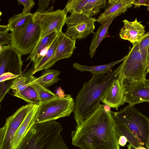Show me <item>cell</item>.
<instances>
[{
    "mask_svg": "<svg viewBox=\"0 0 149 149\" xmlns=\"http://www.w3.org/2000/svg\"><path fill=\"white\" fill-rule=\"evenodd\" d=\"M53 8L54 6H52L44 13L36 12L33 13V22L40 28L38 42L52 33L62 32V28L65 24L67 13L63 10L53 11Z\"/></svg>",
    "mask_w": 149,
    "mask_h": 149,
    "instance_id": "obj_8",
    "label": "cell"
},
{
    "mask_svg": "<svg viewBox=\"0 0 149 149\" xmlns=\"http://www.w3.org/2000/svg\"><path fill=\"white\" fill-rule=\"evenodd\" d=\"M122 22L124 25L120 30V38L133 44L139 42L145 34V26L141 24V22H139L136 18L133 21L125 19Z\"/></svg>",
    "mask_w": 149,
    "mask_h": 149,
    "instance_id": "obj_15",
    "label": "cell"
},
{
    "mask_svg": "<svg viewBox=\"0 0 149 149\" xmlns=\"http://www.w3.org/2000/svg\"><path fill=\"white\" fill-rule=\"evenodd\" d=\"M32 67L24 74L27 77L29 85L35 91L38 96L40 103L47 101L57 96L54 93L40 83L35 82L33 79Z\"/></svg>",
    "mask_w": 149,
    "mask_h": 149,
    "instance_id": "obj_19",
    "label": "cell"
},
{
    "mask_svg": "<svg viewBox=\"0 0 149 149\" xmlns=\"http://www.w3.org/2000/svg\"><path fill=\"white\" fill-rule=\"evenodd\" d=\"M10 44L22 56L31 54L38 42L40 36L39 26L33 22L28 23L15 29L10 33Z\"/></svg>",
    "mask_w": 149,
    "mask_h": 149,
    "instance_id": "obj_7",
    "label": "cell"
},
{
    "mask_svg": "<svg viewBox=\"0 0 149 149\" xmlns=\"http://www.w3.org/2000/svg\"><path fill=\"white\" fill-rule=\"evenodd\" d=\"M63 33L62 32L59 33L44 55L36 64L33 65L32 72L33 75L36 72L41 71V68L51 58L60 42Z\"/></svg>",
    "mask_w": 149,
    "mask_h": 149,
    "instance_id": "obj_22",
    "label": "cell"
},
{
    "mask_svg": "<svg viewBox=\"0 0 149 149\" xmlns=\"http://www.w3.org/2000/svg\"><path fill=\"white\" fill-rule=\"evenodd\" d=\"M137 42L141 47L147 50L149 55V31L145 33L142 38Z\"/></svg>",
    "mask_w": 149,
    "mask_h": 149,
    "instance_id": "obj_33",
    "label": "cell"
},
{
    "mask_svg": "<svg viewBox=\"0 0 149 149\" xmlns=\"http://www.w3.org/2000/svg\"><path fill=\"white\" fill-rule=\"evenodd\" d=\"M32 105L28 104L22 106L6 118L0 129V149H12L16 133Z\"/></svg>",
    "mask_w": 149,
    "mask_h": 149,
    "instance_id": "obj_9",
    "label": "cell"
},
{
    "mask_svg": "<svg viewBox=\"0 0 149 149\" xmlns=\"http://www.w3.org/2000/svg\"><path fill=\"white\" fill-rule=\"evenodd\" d=\"M87 0H70L68 1L63 9L67 13L81 14V11Z\"/></svg>",
    "mask_w": 149,
    "mask_h": 149,
    "instance_id": "obj_28",
    "label": "cell"
},
{
    "mask_svg": "<svg viewBox=\"0 0 149 149\" xmlns=\"http://www.w3.org/2000/svg\"><path fill=\"white\" fill-rule=\"evenodd\" d=\"M10 31L8 25H0V46L10 44L11 39Z\"/></svg>",
    "mask_w": 149,
    "mask_h": 149,
    "instance_id": "obj_30",
    "label": "cell"
},
{
    "mask_svg": "<svg viewBox=\"0 0 149 149\" xmlns=\"http://www.w3.org/2000/svg\"><path fill=\"white\" fill-rule=\"evenodd\" d=\"M124 88L117 78L113 80L103 93L101 102L111 108H117L124 104Z\"/></svg>",
    "mask_w": 149,
    "mask_h": 149,
    "instance_id": "obj_14",
    "label": "cell"
},
{
    "mask_svg": "<svg viewBox=\"0 0 149 149\" xmlns=\"http://www.w3.org/2000/svg\"><path fill=\"white\" fill-rule=\"evenodd\" d=\"M15 79L0 82V102L2 101L6 93L11 89L13 82Z\"/></svg>",
    "mask_w": 149,
    "mask_h": 149,
    "instance_id": "obj_31",
    "label": "cell"
},
{
    "mask_svg": "<svg viewBox=\"0 0 149 149\" xmlns=\"http://www.w3.org/2000/svg\"><path fill=\"white\" fill-rule=\"evenodd\" d=\"M29 86L27 78L25 75L22 74L16 78L13 82L11 89L13 93L22 91Z\"/></svg>",
    "mask_w": 149,
    "mask_h": 149,
    "instance_id": "obj_29",
    "label": "cell"
},
{
    "mask_svg": "<svg viewBox=\"0 0 149 149\" xmlns=\"http://www.w3.org/2000/svg\"><path fill=\"white\" fill-rule=\"evenodd\" d=\"M50 1L49 0H39L38 8L36 12L42 13L47 11Z\"/></svg>",
    "mask_w": 149,
    "mask_h": 149,
    "instance_id": "obj_34",
    "label": "cell"
},
{
    "mask_svg": "<svg viewBox=\"0 0 149 149\" xmlns=\"http://www.w3.org/2000/svg\"><path fill=\"white\" fill-rule=\"evenodd\" d=\"M75 102L71 95L58 96L38 106L35 123L55 120L69 116L73 111Z\"/></svg>",
    "mask_w": 149,
    "mask_h": 149,
    "instance_id": "obj_6",
    "label": "cell"
},
{
    "mask_svg": "<svg viewBox=\"0 0 149 149\" xmlns=\"http://www.w3.org/2000/svg\"><path fill=\"white\" fill-rule=\"evenodd\" d=\"M103 104L72 132V144L81 149H120L113 112Z\"/></svg>",
    "mask_w": 149,
    "mask_h": 149,
    "instance_id": "obj_1",
    "label": "cell"
},
{
    "mask_svg": "<svg viewBox=\"0 0 149 149\" xmlns=\"http://www.w3.org/2000/svg\"><path fill=\"white\" fill-rule=\"evenodd\" d=\"M124 103L134 106L143 102L149 103V79H144L124 87Z\"/></svg>",
    "mask_w": 149,
    "mask_h": 149,
    "instance_id": "obj_12",
    "label": "cell"
},
{
    "mask_svg": "<svg viewBox=\"0 0 149 149\" xmlns=\"http://www.w3.org/2000/svg\"><path fill=\"white\" fill-rule=\"evenodd\" d=\"M128 149H148L147 148H145L143 147H139L137 148H136L134 147L132 145L130 144H129L127 146Z\"/></svg>",
    "mask_w": 149,
    "mask_h": 149,
    "instance_id": "obj_38",
    "label": "cell"
},
{
    "mask_svg": "<svg viewBox=\"0 0 149 149\" xmlns=\"http://www.w3.org/2000/svg\"><path fill=\"white\" fill-rule=\"evenodd\" d=\"M128 141L126 137L124 136H120L119 138L118 143L120 146H124Z\"/></svg>",
    "mask_w": 149,
    "mask_h": 149,
    "instance_id": "obj_37",
    "label": "cell"
},
{
    "mask_svg": "<svg viewBox=\"0 0 149 149\" xmlns=\"http://www.w3.org/2000/svg\"><path fill=\"white\" fill-rule=\"evenodd\" d=\"M133 0H109L104 11L97 19L98 23L102 24L108 19L116 17L124 13L132 6Z\"/></svg>",
    "mask_w": 149,
    "mask_h": 149,
    "instance_id": "obj_16",
    "label": "cell"
},
{
    "mask_svg": "<svg viewBox=\"0 0 149 149\" xmlns=\"http://www.w3.org/2000/svg\"><path fill=\"white\" fill-rule=\"evenodd\" d=\"M95 18L79 13H72L67 17L65 24L67 29L65 34L73 40H81L93 33Z\"/></svg>",
    "mask_w": 149,
    "mask_h": 149,
    "instance_id": "obj_10",
    "label": "cell"
},
{
    "mask_svg": "<svg viewBox=\"0 0 149 149\" xmlns=\"http://www.w3.org/2000/svg\"><path fill=\"white\" fill-rule=\"evenodd\" d=\"M118 67L106 74L93 75L85 83L76 97L73 111L77 125L82 123L99 107L102 97L108 86L118 75Z\"/></svg>",
    "mask_w": 149,
    "mask_h": 149,
    "instance_id": "obj_2",
    "label": "cell"
},
{
    "mask_svg": "<svg viewBox=\"0 0 149 149\" xmlns=\"http://www.w3.org/2000/svg\"><path fill=\"white\" fill-rule=\"evenodd\" d=\"M33 14H23L21 13L15 15L8 20L7 25L10 31H13L15 29L28 23L33 19Z\"/></svg>",
    "mask_w": 149,
    "mask_h": 149,
    "instance_id": "obj_27",
    "label": "cell"
},
{
    "mask_svg": "<svg viewBox=\"0 0 149 149\" xmlns=\"http://www.w3.org/2000/svg\"><path fill=\"white\" fill-rule=\"evenodd\" d=\"M117 122L127 127L149 149V118L133 106H127L120 111L113 112Z\"/></svg>",
    "mask_w": 149,
    "mask_h": 149,
    "instance_id": "obj_5",
    "label": "cell"
},
{
    "mask_svg": "<svg viewBox=\"0 0 149 149\" xmlns=\"http://www.w3.org/2000/svg\"><path fill=\"white\" fill-rule=\"evenodd\" d=\"M13 95L32 105H39L40 104L36 93L29 85L22 91L14 93Z\"/></svg>",
    "mask_w": 149,
    "mask_h": 149,
    "instance_id": "obj_26",
    "label": "cell"
},
{
    "mask_svg": "<svg viewBox=\"0 0 149 149\" xmlns=\"http://www.w3.org/2000/svg\"><path fill=\"white\" fill-rule=\"evenodd\" d=\"M115 120L116 132L119 138L120 136H124L126 137L130 143L134 147L143 146L144 143L136 136L127 127L118 123L115 118Z\"/></svg>",
    "mask_w": 149,
    "mask_h": 149,
    "instance_id": "obj_24",
    "label": "cell"
},
{
    "mask_svg": "<svg viewBox=\"0 0 149 149\" xmlns=\"http://www.w3.org/2000/svg\"><path fill=\"white\" fill-rule=\"evenodd\" d=\"M76 41L69 38L63 33L55 52L50 59L41 68V71L49 69L60 60L70 57L76 48Z\"/></svg>",
    "mask_w": 149,
    "mask_h": 149,
    "instance_id": "obj_13",
    "label": "cell"
},
{
    "mask_svg": "<svg viewBox=\"0 0 149 149\" xmlns=\"http://www.w3.org/2000/svg\"><path fill=\"white\" fill-rule=\"evenodd\" d=\"M62 130L55 120L35 123L15 149H69L61 134Z\"/></svg>",
    "mask_w": 149,
    "mask_h": 149,
    "instance_id": "obj_3",
    "label": "cell"
},
{
    "mask_svg": "<svg viewBox=\"0 0 149 149\" xmlns=\"http://www.w3.org/2000/svg\"><path fill=\"white\" fill-rule=\"evenodd\" d=\"M59 33H52L38 42L26 60L29 59L33 61L34 65L36 64L44 55Z\"/></svg>",
    "mask_w": 149,
    "mask_h": 149,
    "instance_id": "obj_18",
    "label": "cell"
},
{
    "mask_svg": "<svg viewBox=\"0 0 149 149\" xmlns=\"http://www.w3.org/2000/svg\"><path fill=\"white\" fill-rule=\"evenodd\" d=\"M0 75L6 72L16 75L22 74V55L10 44L0 46Z\"/></svg>",
    "mask_w": 149,
    "mask_h": 149,
    "instance_id": "obj_11",
    "label": "cell"
},
{
    "mask_svg": "<svg viewBox=\"0 0 149 149\" xmlns=\"http://www.w3.org/2000/svg\"><path fill=\"white\" fill-rule=\"evenodd\" d=\"M19 75H16L10 72H6L0 75V82L15 79Z\"/></svg>",
    "mask_w": 149,
    "mask_h": 149,
    "instance_id": "obj_35",
    "label": "cell"
},
{
    "mask_svg": "<svg viewBox=\"0 0 149 149\" xmlns=\"http://www.w3.org/2000/svg\"><path fill=\"white\" fill-rule=\"evenodd\" d=\"M148 61L149 64V55L148 57Z\"/></svg>",
    "mask_w": 149,
    "mask_h": 149,
    "instance_id": "obj_40",
    "label": "cell"
},
{
    "mask_svg": "<svg viewBox=\"0 0 149 149\" xmlns=\"http://www.w3.org/2000/svg\"><path fill=\"white\" fill-rule=\"evenodd\" d=\"M103 107L105 111L108 112L111 111V107L108 105L104 104H103Z\"/></svg>",
    "mask_w": 149,
    "mask_h": 149,
    "instance_id": "obj_39",
    "label": "cell"
},
{
    "mask_svg": "<svg viewBox=\"0 0 149 149\" xmlns=\"http://www.w3.org/2000/svg\"><path fill=\"white\" fill-rule=\"evenodd\" d=\"M116 18L113 17L104 22L101 24L97 30L93 33V37L90 46L89 53L91 58L94 56L96 49L100 42L107 36L109 28Z\"/></svg>",
    "mask_w": 149,
    "mask_h": 149,
    "instance_id": "obj_20",
    "label": "cell"
},
{
    "mask_svg": "<svg viewBox=\"0 0 149 149\" xmlns=\"http://www.w3.org/2000/svg\"><path fill=\"white\" fill-rule=\"evenodd\" d=\"M132 3L135 6V7L143 5L149 7V0H133Z\"/></svg>",
    "mask_w": 149,
    "mask_h": 149,
    "instance_id": "obj_36",
    "label": "cell"
},
{
    "mask_svg": "<svg viewBox=\"0 0 149 149\" xmlns=\"http://www.w3.org/2000/svg\"><path fill=\"white\" fill-rule=\"evenodd\" d=\"M17 1L19 4H22L24 6L22 13L24 14L30 13L32 8L35 4L33 0H17Z\"/></svg>",
    "mask_w": 149,
    "mask_h": 149,
    "instance_id": "obj_32",
    "label": "cell"
},
{
    "mask_svg": "<svg viewBox=\"0 0 149 149\" xmlns=\"http://www.w3.org/2000/svg\"><path fill=\"white\" fill-rule=\"evenodd\" d=\"M124 58V57L120 60L112 62L107 64L96 66L85 65L75 62L73 64V67L81 72H90L93 75L105 74L112 70L111 69L112 67L123 62Z\"/></svg>",
    "mask_w": 149,
    "mask_h": 149,
    "instance_id": "obj_21",
    "label": "cell"
},
{
    "mask_svg": "<svg viewBox=\"0 0 149 149\" xmlns=\"http://www.w3.org/2000/svg\"><path fill=\"white\" fill-rule=\"evenodd\" d=\"M148 56L147 50L141 47L138 42L133 44L118 67L117 78L123 87L146 79L149 72Z\"/></svg>",
    "mask_w": 149,
    "mask_h": 149,
    "instance_id": "obj_4",
    "label": "cell"
},
{
    "mask_svg": "<svg viewBox=\"0 0 149 149\" xmlns=\"http://www.w3.org/2000/svg\"><path fill=\"white\" fill-rule=\"evenodd\" d=\"M42 75L37 78L33 76L34 81L45 87H48L58 82L60 80L58 76L61 71L55 69L45 70Z\"/></svg>",
    "mask_w": 149,
    "mask_h": 149,
    "instance_id": "obj_23",
    "label": "cell"
},
{
    "mask_svg": "<svg viewBox=\"0 0 149 149\" xmlns=\"http://www.w3.org/2000/svg\"><path fill=\"white\" fill-rule=\"evenodd\" d=\"M106 0H87L81 11V13L92 17L97 15L101 9L106 7Z\"/></svg>",
    "mask_w": 149,
    "mask_h": 149,
    "instance_id": "obj_25",
    "label": "cell"
},
{
    "mask_svg": "<svg viewBox=\"0 0 149 149\" xmlns=\"http://www.w3.org/2000/svg\"><path fill=\"white\" fill-rule=\"evenodd\" d=\"M38 105H32L17 130L14 139L12 149H15L25 136L27 130L35 123Z\"/></svg>",
    "mask_w": 149,
    "mask_h": 149,
    "instance_id": "obj_17",
    "label": "cell"
}]
</instances>
